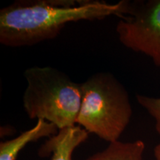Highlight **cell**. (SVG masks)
I'll return each mask as SVG.
<instances>
[{
	"label": "cell",
	"mask_w": 160,
	"mask_h": 160,
	"mask_svg": "<svg viewBox=\"0 0 160 160\" xmlns=\"http://www.w3.org/2000/svg\"><path fill=\"white\" fill-rule=\"evenodd\" d=\"M129 1L22 0L0 10V43L10 48L35 45L53 39L70 22L122 17Z\"/></svg>",
	"instance_id": "1"
},
{
	"label": "cell",
	"mask_w": 160,
	"mask_h": 160,
	"mask_svg": "<svg viewBox=\"0 0 160 160\" xmlns=\"http://www.w3.org/2000/svg\"><path fill=\"white\" fill-rule=\"evenodd\" d=\"M81 90L77 124L108 142L119 141L133 114L125 86L111 73L99 72L82 82Z\"/></svg>",
	"instance_id": "2"
},
{
	"label": "cell",
	"mask_w": 160,
	"mask_h": 160,
	"mask_svg": "<svg viewBox=\"0 0 160 160\" xmlns=\"http://www.w3.org/2000/svg\"><path fill=\"white\" fill-rule=\"evenodd\" d=\"M27 82L23 107L31 119H43L60 130L77 124L82 102L81 83L50 66H33L24 72Z\"/></svg>",
	"instance_id": "3"
},
{
	"label": "cell",
	"mask_w": 160,
	"mask_h": 160,
	"mask_svg": "<svg viewBox=\"0 0 160 160\" xmlns=\"http://www.w3.org/2000/svg\"><path fill=\"white\" fill-rule=\"evenodd\" d=\"M116 31L125 47L147 56L160 68V0L129 1Z\"/></svg>",
	"instance_id": "4"
},
{
	"label": "cell",
	"mask_w": 160,
	"mask_h": 160,
	"mask_svg": "<svg viewBox=\"0 0 160 160\" xmlns=\"http://www.w3.org/2000/svg\"><path fill=\"white\" fill-rule=\"evenodd\" d=\"M89 133L79 125L60 129L48 138L38 151L40 157H51V160H72L77 148L88 139Z\"/></svg>",
	"instance_id": "5"
},
{
	"label": "cell",
	"mask_w": 160,
	"mask_h": 160,
	"mask_svg": "<svg viewBox=\"0 0 160 160\" xmlns=\"http://www.w3.org/2000/svg\"><path fill=\"white\" fill-rule=\"evenodd\" d=\"M59 129L53 124L43 119H38L31 129L22 132L13 139L1 142L0 160H17L20 151L29 143L42 138H49L57 134Z\"/></svg>",
	"instance_id": "6"
},
{
	"label": "cell",
	"mask_w": 160,
	"mask_h": 160,
	"mask_svg": "<svg viewBox=\"0 0 160 160\" xmlns=\"http://www.w3.org/2000/svg\"><path fill=\"white\" fill-rule=\"evenodd\" d=\"M145 149V144L142 140L129 142L119 140L84 160H143Z\"/></svg>",
	"instance_id": "7"
},
{
	"label": "cell",
	"mask_w": 160,
	"mask_h": 160,
	"mask_svg": "<svg viewBox=\"0 0 160 160\" xmlns=\"http://www.w3.org/2000/svg\"><path fill=\"white\" fill-rule=\"evenodd\" d=\"M137 101L155 121V129L160 136V97L137 95Z\"/></svg>",
	"instance_id": "8"
},
{
	"label": "cell",
	"mask_w": 160,
	"mask_h": 160,
	"mask_svg": "<svg viewBox=\"0 0 160 160\" xmlns=\"http://www.w3.org/2000/svg\"><path fill=\"white\" fill-rule=\"evenodd\" d=\"M155 160H160V143L156 145L154 148Z\"/></svg>",
	"instance_id": "9"
}]
</instances>
